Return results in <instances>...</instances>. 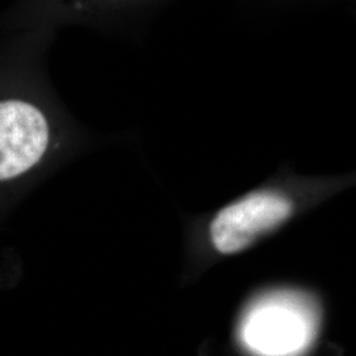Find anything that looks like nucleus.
Returning a JSON list of instances; mask_svg holds the SVG:
<instances>
[{"label":"nucleus","instance_id":"1","mask_svg":"<svg viewBox=\"0 0 356 356\" xmlns=\"http://www.w3.org/2000/svg\"><path fill=\"white\" fill-rule=\"evenodd\" d=\"M317 313L296 293H275L254 302L241 325V341L254 356H298L313 342Z\"/></svg>","mask_w":356,"mask_h":356},{"label":"nucleus","instance_id":"2","mask_svg":"<svg viewBox=\"0 0 356 356\" xmlns=\"http://www.w3.org/2000/svg\"><path fill=\"white\" fill-rule=\"evenodd\" d=\"M293 202L279 191L251 193L222 209L210 225L216 252L239 254L292 216Z\"/></svg>","mask_w":356,"mask_h":356},{"label":"nucleus","instance_id":"3","mask_svg":"<svg viewBox=\"0 0 356 356\" xmlns=\"http://www.w3.org/2000/svg\"><path fill=\"white\" fill-rule=\"evenodd\" d=\"M51 124L33 103L0 101V182L38 165L49 148Z\"/></svg>","mask_w":356,"mask_h":356},{"label":"nucleus","instance_id":"4","mask_svg":"<svg viewBox=\"0 0 356 356\" xmlns=\"http://www.w3.org/2000/svg\"><path fill=\"white\" fill-rule=\"evenodd\" d=\"M82 6L111 4L116 11L127 16L136 26H151L161 13L177 0H78Z\"/></svg>","mask_w":356,"mask_h":356},{"label":"nucleus","instance_id":"5","mask_svg":"<svg viewBox=\"0 0 356 356\" xmlns=\"http://www.w3.org/2000/svg\"><path fill=\"white\" fill-rule=\"evenodd\" d=\"M244 6L254 7L256 10H293L316 6L322 3H330L331 0H238Z\"/></svg>","mask_w":356,"mask_h":356}]
</instances>
